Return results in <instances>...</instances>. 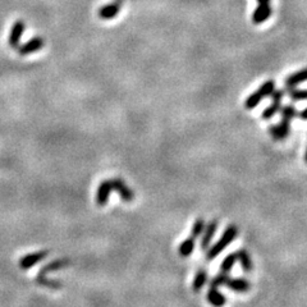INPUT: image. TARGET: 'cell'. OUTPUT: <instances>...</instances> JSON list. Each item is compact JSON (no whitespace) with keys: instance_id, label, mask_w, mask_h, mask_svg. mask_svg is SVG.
<instances>
[{"instance_id":"1","label":"cell","mask_w":307,"mask_h":307,"mask_svg":"<svg viewBox=\"0 0 307 307\" xmlns=\"http://www.w3.org/2000/svg\"><path fill=\"white\" fill-rule=\"evenodd\" d=\"M237 234H238V229H237L236 225H229V227L224 230V233L222 234L219 241L208 248V253H206L208 260H213V259L217 258L223 249L227 248V247L236 239Z\"/></svg>"},{"instance_id":"2","label":"cell","mask_w":307,"mask_h":307,"mask_svg":"<svg viewBox=\"0 0 307 307\" xmlns=\"http://www.w3.org/2000/svg\"><path fill=\"white\" fill-rule=\"evenodd\" d=\"M275 90V82L273 80H269L266 82H264L263 85L260 86L258 91H255L253 93L248 96L244 101V108L248 110H252L263 101V99L268 97V96H272V93L274 92Z\"/></svg>"},{"instance_id":"3","label":"cell","mask_w":307,"mask_h":307,"mask_svg":"<svg viewBox=\"0 0 307 307\" xmlns=\"http://www.w3.org/2000/svg\"><path fill=\"white\" fill-rule=\"evenodd\" d=\"M280 114H282V118H280V123L277 127L278 132H279V138L284 140L285 137H288L289 131H291V122L297 115V110L293 105H287V107L283 108Z\"/></svg>"},{"instance_id":"4","label":"cell","mask_w":307,"mask_h":307,"mask_svg":"<svg viewBox=\"0 0 307 307\" xmlns=\"http://www.w3.org/2000/svg\"><path fill=\"white\" fill-rule=\"evenodd\" d=\"M283 95H284V92H283L282 90H274V92L272 93V104L269 105V107H266L265 109H264L263 112V119H272L273 117H274L277 113H279L280 108H282V99H283Z\"/></svg>"},{"instance_id":"5","label":"cell","mask_w":307,"mask_h":307,"mask_svg":"<svg viewBox=\"0 0 307 307\" xmlns=\"http://www.w3.org/2000/svg\"><path fill=\"white\" fill-rule=\"evenodd\" d=\"M26 30V25L23 22L22 19H18L16 23L12 27L11 33H9L8 37V44L9 46L13 47V49H17L19 46V42H21V37L23 36Z\"/></svg>"},{"instance_id":"6","label":"cell","mask_w":307,"mask_h":307,"mask_svg":"<svg viewBox=\"0 0 307 307\" xmlns=\"http://www.w3.org/2000/svg\"><path fill=\"white\" fill-rule=\"evenodd\" d=\"M47 255H49V251H47V249H42V251H38V252L28 253V255L23 256V258L19 260V266H21L23 270H27V269H31L37 263L44 260Z\"/></svg>"},{"instance_id":"7","label":"cell","mask_w":307,"mask_h":307,"mask_svg":"<svg viewBox=\"0 0 307 307\" xmlns=\"http://www.w3.org/2000/svg\"><path fill=\"white\" fill-rule=\"evenodd\" d=\"M45 46V40L44 37H40V36H36V37L31 38L30 41H27L26 44L18 46V53L21 55H28L32 54V53L38 52L40 49Z\"/></svg>"},{"instance_id":"8","label":"cell","mask_w":307,"mask_h":307,"mask_svg":"<svg viewBox=\"0 0 307 307\" xmlns=\"http://www.w3.org/2000/svg\"><path fill=\"white\" fill-rule=\"evenodd\" d=\"M122 4H123L122 0H115L113 3L107 4V6L101 7V8L97 11V16H99L101 19H105V21L115 18V17L118 16L119 12H121Z\"/></svg>"},{"instance_id":"9","label":"cell","mask_w":307,"mask_h":307,"mask_svg":"<svg viewBox=\"0 0 307 307\" xmlns=\"http://www.w3.org/2000/svg\"><path fill=\"white\" fill-rule=\"evenodd\" d=\"M218 230V220H211L209 224L205 225L203 228V232L201 234V249L206 251V249L210 247L211 239L215 236Z\"/></svg>"},{"instance_id":"10","label":"cell","mask_w":307,"mask_h":307,"mask_svg":"<svg viewBox=\"0 0 307 307\" xmlns=\"http://www.w3.org/2000/svg\"><path fill=\"white\" fill-rule=\"evenodd\" d=\"M110 183H112V188L114 189V191L118 192L122 200L127 201V202L133 201L134 193L128 188V187H127L124 181H122V179L119 178H114V179H110Z\"/></svg>"},{"instance_id":"11","label":"cell","mask_w":307,"mask_h":307,"mask_svg":"<svg viewBox=\"0 0 307 307\" xmlns=\"http://www.w3.org/2000/svg\"><path fill=\"white\" fill-rule=\"evenodd\" d=\"M272 16V7H270V3H261L259 4L258 8L255 9L252 14V22L255 25H260V23H264L266 19L270 18Z\"/></svg>"},{"instance_id":"12","label":"cell","mask_w":307,"mask_h":307,"mask_svg":"<svg viewBox=\"0 0 307 307\" xmlns=\"http://www.w3.org/2000/svg\"><path fill=\"white\" fill-rule=\"evenodd\" d=\"M112 189L113 188H112V183H110V179H108V181H103L101 183H100L99 188H97V193H96V202H97V205L99 206L107 205Z\"/></svg>"},{"instance_id":"13","label":"cell","mask_w":307,"mask_h":307,"mask_svg":"<svg viewBox=\"0 0 307 307\" xmlns=\"http://www.w3.org/2000/svg\"><path fill=\"white\" fill-rule=\"evenodd\" d=\"M224 285L229 288L230 291L238 292V293H244V292L249 291V282L246 279H233V278L228 277Z\"/></svg>"},{"instance_id":"14","label":"cell","mask_w":307,"mask_h":307,"mask_svg":"<svg viewBox=\"0 0 307 307\" xmlns=\"http://www.w3.org/2000/svg\"><path fill=\"white\" fill-rule=\"evenodd\" d=\"M304 81H307V68L301 69V71L298 72H294V73H292L291 76H288L287 80H285V87L287 88L297 87L299 83L304 82Z\"/></svg>"},{"instance_id":"15","label":"cell","mask_w":307,"mask_h":307,"mask_svg":"<svg viewBox=\"0 0 307 307\" xmlns=\"http://www.w3.org/2000/svg\"><path fill=\"white\" fill-rule=\"evenodd\" d=\"M206 298H208L209 303H211L213 306H223L227 302V298L224 297V294L220 293L218 291V288H210L206 294Z\"/></svg>"},{"instance_id":"16","label":"cell","mask_w":307,"mask_h":307,"mask_svg":"<svg viewBox=\"0 0 307 307\" xmlns=\"http://www.w3.org/2000/svg\"><path fill=\"white\" fill-rule=\"evenodd\" d=\"M237 255V261H239V264H241L242 269H243L244 272L249 273L251 270H252V260H251V258H249V253L247 252L246 249H238L236 252Z\"/></svg>"},{"instance_id":"17","label":"cell","mask_w":307,"mask_h":307,"mask_svg":"<svg viewBox=\"0 0 307 307\" xmlns=\"http://www.w3.org/2000/svg\"><path fill=\"white\" fill-rule=\"evenodd\" d=\"M209 274L206 270H198L195 275V279L192 282V289L195 292H200L202 289L203 285L208 283Z\"/></svg>"},{"instance_id":"18","label":"cell","mask_w":307,"mask_h":307,"mask_svg":"<svg viewBox=\"0 0 307 307\" xmlns=\"http://www.w3.org/2000/svg\"><path fill=\"white\" fill-rule=\"evenodd\" d=\"M195 238L189 237V238L184 239V241L182 242L178 249L179 255H181L182 258H188V256L192 255V252L195 251Z\"/></svg>"},{"instance_id":"19","label":"cell","mask_w":307,"mask_h":307,"mask_svg":"<svg viewBox=\"0 0 307 307\" xmlns=\"http://www.w3.org/2000/svg\"><path fill=\"white\" fill-rule=\"evenodd\" d=\"M236 261H237L236 252L229 253L228 256H225L224 260L222 261V265H220V272H222V273H229L230 270L233 269Z\"/></svg>"},{"instance_id":"20","label":"cell","mask_w":307,"mask_h":307,"mask_svg":"<svg viewBox=\"0 0 307 307\" xmlns=\"http://www.w3.org/2000/svg\"><path fill=\"white\" fill-rule=\"evenodd\" d=\"M205 225H206L205 220H203L202 218H198V219H196L195 223H193V225H192V229H191L192 238L196 239V238H198V237H201Z\"/></svg>"},{"instance_id":"21","label":"cell","mask_w":307,"mask_h":307,"mask_svg":"<svg viewBox=\"0 0 307 307\" xmlns=\"http://www.w3.org/2000/svg\"><path fill=\"white\" fill-rule=\"evenodd\" d=\"M288 95L292 100H307V90H299V88H288Z\"/></svg>"},{"instance_id":"22","label":"cell","mask_w":307,"mask_h":307,"mask_svg":"<svg viewBox=\"0 0 307 307\" xmlns=\"http://www.w3.org/2000/svg\"><path fill=\"white\" fill-rule=\"evenodd\" d=\"M228 277H229L228 273H220V274L215 275V277L210 280V288H219L222 287V285H224Z\"/></svg>"},{"instance_id":"23","label":"cell","mask_w":307,"mask_h":307,"mask_svg":"<svg viewBox=\"0 0 307 307\" xmlns=\"http://www.w3.org/2000/svg\"><path fill=\"white\" fill-rule=\"evenodd\" d=\"M269 132H270V134H272V137L274 138V140L279 141V132H278V127L277 126H270L269 127Z\"/></svg>"},{"instance_id":"24","label":"cell","mask_w":307,"mask_h":307,"mask_svg":"<svg viewBox=\"0 0 307 307\" xmlns=\"http://www.w3.org/2000/svg\"><path fill=\"white\" fill-rule=\"evenodd\" d=\"M299 118L303 119V121H307V108H304L302 112H299Z\"/></svg>"},{"instance_id":"25","label":"cell","mask_w":307,"mask_h":307,"mask_svg":"<svg viewBox=\"0 0 307 307\" xmlns=\"http://www.w3.org/2000/svg\"><path fill=\"white\" fill-rule=\"evenodd\" d=\"M259 2V4H261V3H270V0H258Z\"/></svg>"},{"instance_id":"26","label":"cell","mask_w":307,"mask_h":307,"mask_svg":"<svg viewBox=\"0 0 307 307\" xmlns=\"http://www.w3.org/2000/svg\"><path fill=\"white\" fill-rule=\"evenodd\" d=\"M304 162H306L307 164V148H306V154H304Z\"/></svg>"}]
</instances>
